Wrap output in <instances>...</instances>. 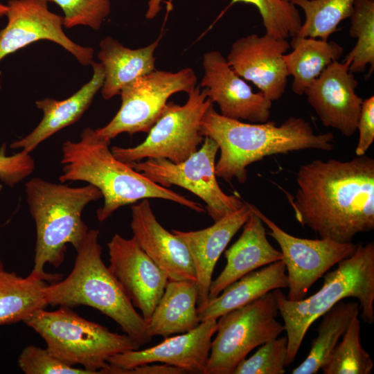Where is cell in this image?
Wrapping results in <instances>:
<instances>
[{
	"label": "cell",
	"instance_id": "22",
	"mask_svg": "<svg viewBox=\"0 0 374 374\" xmlns=\"http://www.w3.org/2000/svg\"><path fill=\"white\" fill-rule=\"evenodd\" d=\"M91 65V78L72 96L63 100L46 98L35 102L36 107L43 112L41 121L30 134L13 142L11 148L30 153L42 142L81 118L100 90L105 77L100 63L93 61Z\"/></svg>",
	"mask_w": 374,
	"mask_h": 374
},
{
	"label": "cell",
	"instance_id": "3",
	"mask_svg": "<svg viewBox=\"0 0 374 374\" xmlns=\"http://www.w3.org/2000/svg\"><path fill=\"white\" fill-rule=\"evenodd\" d=\"M111 140L87 127L78 141L67 140L62 144V174L59 180L83 181L98 188L104 199L97 210V218L104 222L121 206L144 199H163L176 202L197 213L203 206L157 184L128 163L118 160L109 148Z\"/></svg>",
	"mask_w": 374,
	"mask_h": 374
},
{
	"label": "cell",
	"instance_id": "17",
	"mask_svg": "<svg viewBox=\"0 0 374 374\" xmlns=\"http://www.w3.org/2000/svg\"><path fill=\"white\" fill-rule=\"evenodd\" d=\"M350 63L349 60L332 62L305 93L323 125L347 137L357 131L363 102L355 91L358 82L349 69Z\"/></svg>",
	"mask_w": 374,
	"mask_h": 374
},
{
	"label": "cell",
	"instance_id": "30",
	"mask_svg": "<svg viewBox=\"0 0 374 374\" xmlns=\"http://www.w3.org/2000/svg\"><path fill=\"white\" fill-rule=\"evenodd\" d=\"M350 18L349 35L357 43L344 60L351 61L353 73H363L369 65V78L374 70V1L355 0Z\"/></svg>",
	"mask_w": 374,
	"mask_h": 374
},
{
	"label": "cell",
	"instance_id": "26",
	"mask_svg": "<svg viewBox=\"0 0 374 374\" xmlns=\"http://www.w3.org/2000/svg\"><path fill=\"white\" fill-rule=\"evenodd\" d=\"M293 51L283 56L289 76H292V89L296 95L304 94L311 84L332 62L338 60L344 48L334 41L294 37Z\"/></svg>",
	"mask_w": 374,
	"mask_h": 374
},
{
	"label": "cell",
	"instance_id": "29",
	"mask_svg": "<svg viewBox=\"0 0 374 374\" xmlns=\"http://www.w3.org/2000/svg\"><path fill=\"white\" fill-rule=\"evenodd\" d=\"M304 12L305 19L295 37L328 40L340 22L350 17L355 0H287Z\"/></svg>",
	"mask_w": 374,
	"mask_h": 374
},
{
	"label": "cell",
	"instance_id": "14",
	"mask_svg": "<svg viewBox=\"0 0 374 374\" xmlns=\"http://www.w3.org/2000/svg\"><path fill=\"white\" fill-rule=\"evenodd\" d=\"M107 247L109 270L148 323L164 292L168 275L145 253L134 236L127 239L116 233Z\"/></svg>",
	"mask_w": 374,
	"mask_h": 374
},
{
	"label": "cell",
	"instance_id": "24",
	"mask_svg": "<svg viewBox=\"0 0 374 374\" xmlns=\"http://www.w3.org/2000/svg\"><path fill=\"white\" fill-rule=\"evenodd\" d=\"M283 260L253 270L233 282L216 297L197 307L200 322L217 319L222 315L244 306L276 289L288 287L287 276Z\"/></svg>",
	"mask_w": 374,
	"mask_h": 374
},
{
	"label": "cell",
	"instance_id": "7",
	"mask_svg": "<svg viewBox=\"0 0 374 374\" xmlns=\"http://www.w3.org/2000/svg\"><path fill=\"white\" fill-rule=\"evenodd\" d=\"M24 322L41 336L52 355L71 366L80 364L91 374L108 368L112 356L140 347L126 334L111 332L66 306L38 310Z\"/></svg>",
	"mask_w": 374,
	"mask_h": 374
},
{
	"label": "cell",
	"instance_id": "41",
	"mask_svg": "<svg viewBox=\"0 0 374 374\" xmlns=\"http://www.w3.org/2000/svg\"><path fill=\"white\" fill-rule=\"evenodd\" d=\"M4 270L3 265L2 261L0 260V271Z\"/></svg>",
	"mask_w": 374,
	"mask_h": 374
},
{
	"label": "cell",
	"instance_id": "20",
	"mask_svg": "<svg viewBox=\"0 0 374 374\" xmlns=\"http://www.w3.org/2000/svg\"><path fill=\"white\" fill-rule=\"evenodd\" d=\"M251 209L244 203L238 210L230 213L204 229L192 231L172 230L186 244L196 274L197 307L208 300L209 287L215 265L235 234L248 219Z\"/></svg>",
	"mask_w": 374,
	"mask_h": 374
},
{
	"label": "cell",
	"instance_id": "12",
	"mask_svg": "<svg viewBox=\"0 0 374 374\" xmlns=\"http://www.w3.org/2000/svg\"><path fill=\"white\" fill-rule=\"evenodd\" d=\"M269 229L267 234L278 244L283 262L287 271L288 293L290 301L305 298L310 287L332 266L350 256L357 244L339 242L328 238L307 239L292 235L264 215L256 206L249 204Z\"/></svg>",
	"mask_w": 374,
	"mask_h": 374
},
{
	"label": "cell",
	"instance_id": "27",
	"mask_svg": "<svg viewBox=\"0 0 374 374\" xmlns=\"http://www.w3.org/2000/svg\"><path fill=\"white\" fill-rule=\"evenodd\" d=\"M44 279L28 275L21 277L15 272L0 271V325L24 321L34 312L45 309Z\"/></svg>",
	"mask_w": 374,
	"mask_h": 374
},
{
	"label": "cell",
	"instance_id": "36",
	"mask_svg": "<svg viewBox=\"0 0 374 374\" xmlns=\"http://www.w3.org/2000/svg\"><path fill=\"white\" fill-rule=\"evenodd\" d=\"M35 169L30 153L23 150L11 156L0 154V179L12 187L29 176Z\"/></svg>",
	"mask_w": 374,
	"mask_h": 374
},
{
	"label": "cell",
	"instance_id": "16",
	"mask_svg": "<svg viewBox=\"0 0 374 374\" xmlns=\"http://www.w3.org/2000/svg\"><path fill=\"white\" fill-rule=\"evenodd\" d=\"M204 75L200 87L208 98L219 106L224 117L250 123H265L270 116L271 101L258 91L255 93L217 51L203 56Z\"/></svg>",
	"mask_w": 374,
	"mask_h": 374
},
{
	"label": "cell",
	"instance_id": "28",
	"mask_svg": "<svg viewBox=\"0 0 374 374\" xmlns=\"http://www.w3.org/2000/svg\"><path fill=\"white\" fill-rule=\"evenodd\" d=\"M359 305L356 301H339L322 315L306 358L292 370V374H316L328 362L339 339L345 333L352 320L358 317Z\"/></svg>",
	"mask_w": 374,
	"mask_h": 374
},
{
	"label": "cell",
	"instance_id": "23",
	"mask_svg": "<svg viewBox=\"0 0 374 374\" xmlns=\"http://www.w3.org/2000/svg\"><path fill=\"white\" fill-rule=\"evenodd\" d=\"M159 41L158 38L137 49L127 48L110 36L100 41L98 57L104 69L105 77L100 89L104 99L120 95L124 87L156 70L154 53Z\"/></svg>",
	"mask_w": 374,
	"mask_h": 374
},
{
	"label": "cell",
	"instance_id": "18",
	"mask_svg": "<svg viewBox=\"0 0 374 374\" xmlns=\"http://www.w3.org/2000/svg\"><path fill=\"white\" fill-rule=\"evenodd\" d=\"M217 328V319H206L188 332L166 337L162 342L148 348L114 355L107 362L112 367L121 369L161 362L179 368L186 373L204 374L212 337Z\"/></svg>",
	"mask_w": 374,
	"mask_h": 374
},
{
	"label": "cell",
	"instance_id": "31",
	"mask_svg": "<svg viewBox=\"0 0 374 374\" xmlns=\"http://www.w3.org/2000/svg\"><path fill=\"white\" fill-rule=\"evenodd\" d=\"M361 322L358 317L350 322L342 340L337 344L321 368L324 374H371L373 362L361 344Z\"/></svg>",
	"mask_w": 374,
	"mask_h": 374
},
{
	"label": "cell",
	"instance_id": "33",
	"mask_svg": "<svg viewBox=\"0 0 374 374\" xmlns=\"http://www.w3.org/2000/svg\"><path fill=\"white\" fill-rule=\"evenodd\" d=\"M287 356V337H276L240 362L233 374H284Z\"/></svg>",
	"mask_w": 374,
	"mask_h": 374
},
{
	"label": "cell",
	"instance_id": "35",
	"mask_svg": "<svg viewBox=\"0 0 374 374\" xmlns=\"http://www.w3.org/2000/svg\"><path fill=\"white\" fill-rule=\"evenodd\" d=\"M17 363L20 369L26 374H91L84 368L66 364L46 348L33 345L23 349Z\"/></svg>",
	"mask_w": 374,
	"mask_h": 374
},
{
	"label": "cell",
	"instance_id": "39",
	"mask_svg": "<svg viewBox=\"0 0 374 374\" xmlns=\"http://www.w3.org/2000/svg\"><path fill=\"white\" fill-rule=\"evenodd\" d=\"M162 0H149L145 17L148 19L154 18L161 10V2Z\"/></svg>",
	"mask_w": 374,
	"mask_h": 374
},
{
	"label": "cell",
	"instance_id": "40",
	"mask_svg": "<svg viewBox=\"0 0 374 374\" xmlns=\"http://www.w3.org/2000/svg\"><path fill=\"white\" fill-rule=\"evenodd\" d=\"M7 10H8L7 5H4L0 3V17L3 15H6Z\"/></svg>",
	"mask_w": 374,
	"mask_h": 374
},
{
	"label": "cell",
	"instance_id": "15",
	"mask_svg": "<svg viewBox=\"0 0 374 374\" xmlns=\"http://www.w3.org/2000/svg\"><path fill=\"white\" fill-rule=\"evenodd\" d=\"M290 48L287 39L251 34L233 43L226 60L238 75L254 84L272 102L285 91L289 74L283 56Z\"/></svg>",
	"mask_w": 374,
	"mask_h": 374
},
{
	"label": "cell",
	"instance_id": "1",
	"mask_svg": "<svg viewBox=\"0 0 374 374\" xmlns=\"http://www.w3.org/2000/svg\"><path fill=\"white\" fill-rule=\"evenodd\" d=\"M288 200L297 221L321 238L351 242L374 229V159H314L301 165Z\"/></svg>",
	"mask_w": 374,
	"mask_h": 374
},
{
	"label": "cell",
	"instance_id": "2",
	"mask_svg": "<svg viewBox=\"0 0 374 374\" xmlns=\"http://www.w3.org/2000/svg\"><path fill=\"white\" fill-rule=\"evenodd\" d=\"M199 133L218 145L216 176L227 182L235 178L240 184L247 179V167L266 157L305 149L331 151L335 143L332 133L315 134L301 118L290 116L279 125L273 121L245 123L223 116L213 105L200 122Z\"/></svg>",
	"mask_w": 374,
	"mask_h": 374
},
{
	"label": "cell",
	"instance_id": "8",
	"mask_svg": "<svg viewBox=\"0 0 374 374\" xmlns=\"http://www.w3.org/2000/svg\"><path fill=\"white\" fill-rule=\"evenodd\" d=\"M272 291L218 319L204 374H233L240 362L256 347L285 331Z\"/></svg>",
	"mask_w": 374,
	"mask_h": 374
},
{
	"label": "cell",
	"instance_id": "21",
	"mask_svg": "<svg viewBox=\"0 0 374 374\" xmlns=\"http://www.w3.org/2000/svg\"><path fill=\"white\" fill-rule=\"evenodd\" d=\"M242 227L239 238L224 252L226 264L211 281L208 299L248 273L283 259L281 251L269 242L263 222L254 212L251 211Z\"/></svg>",
	"mask_w": 374,
	"mask_h": 374
},
{
	"label": "cell",
	"instance_id": "4",
	"mask_svg": "<svg viewBox=\"0 0 374 374\" xmlns=\"http://www.w3.org/2000/svg\"><path fill=\"white\" fill-rule=\"evenodd\" d=\"M27 203L36 228L34 265L30 276L54 283L60 274L46 273L50 264L59 267L64 261L66 245L77 251L89 229L82 219L84 207L103 198L91 184L71 187L34 177L25 184Z\"/></svg>",
	"mask_w": 374,
	"mask_h": 374
},
{
	"label": "cell",
	"instance_id": "37",
	"mask_svg": "<svg viewBox=\"0 0 374 374\" xmlns=\"http://www.w3.org/2000/svg\"><path fill=\"white\" fill-rule=\"evenodd\" d=\"M357 130L359 131L355 154L364 155L374 140V96L363 99L358 118Z\"/></svg>",
	"mask_w": 374,
	"mask_h": 374
},
{
	"label": "cell",
	"instance_id": "13",
	"mask_svg": "<svg viewBox=\"0 0 374 374\" xmlns=\"http://www.w3.org/2000/svg\"><path fill=\"white\" fill-rule=\"evenodd\" d=\"M46 0H10L6 26L0 30V62L7 55L40 40L53 42L82 65H91L93 48L77 44L64 33L63 17L51 12Z\"/></svg>",
	"mask_w": 374,
	"mask_h": 374
},
{
	"label": "cell",
	"instance_id": "19",
	"mask_svg": "<svg viewBox=\"0 0 374 374\" xmlns=\"http://www.w3.org/2000/svg\"><path fill=\"white\" fill-rule=\"evenodd\" d=\"M131 229L145 253L169 280H197L193 259L185 242L163 227L153 213L148 199L132 204Z\"/></svg>",
	"mask_w": 374,
	"mask_h": 374
},
{
	"label": "cell",
	"instance_id": "6",
	"mask_svg": "<svg viewBox=\"0 0 374 374\" xmlns=\"http://www.w3.org/2000/svg\"><path fill=\"white\" fill-rule=\"evenodd\" d=\"M337 265L326 273L321 288L308 298L293 301L280 289L272 291L287 333L286 366L294 361L312 324L345 298L357 299L362 320L374 322V244H357L355 252Z\"/></svg>",
	"mask_w": 374,
	"mask_h": 374
},
{
	"label": "cell",
	"instance_id": "11",
	"mask_svg": "<svg viewBox=\"0 0 374 374\" xmlns=\"http://www.w3.org/2000/svg\"><path fill=\"white\" fill-rule=\"evenodd\" d=\"M196 84V75L190 68L177 72L156 69L141 76L122 89L119 110L96 132L109 140L122 133H148L161 115L168 98L181 91L188 94Z\"/></svg>",
	"mask_w": 374,
	"mask_h": 374
},
{
	"label": "cell",
	"instance_id": "5",
	"mask_svg": "<svg viewBox=\"0 0 374 374\" xmlns=\"http://www.w3.org/2000/svg\"><path fill=\"white\" fill-rule=\"evenodd\" d=\"M98 237V230H89L76 251L69 275L44 288L46 303L52 306L92 307L117 323L123 332L140 346L148 344L152 338L148 323L104 263Z\"/></svg>",
	"mask_w": 374,
	"mask_h": 374
},
{
	"label": "cell",
	"instance_id": "9",
	"mask_svg": "<svg viewBox=\"0 0 374 374\" xmlns=\"http://www.w3.org/2000/svg\"><path fill=\"white\" fill-rule=\"evenodd\" d=\"M212 105L206 89H201L199 85L188 93L184 105L167 103L141 143L133 148L114 146L111 150L115 157L126 163L149 158L181 163L195 152L203 142L200 122Z\"/></svg>",
	"mask_w": 374,
	"mask_h": 374
},
{
	"label": "cell",
	"instance_id": "10",
	"mask_svg": "<svg viewBox=\"0 0 374 374\" xmlns=\"http://www.w3.org/2000/svg\"><path fill=\"white\" fill-rule=\"evenodd\" d=\"M218 150L217 143L204 136L201 148L181 163L149 158L128 164L165 188L176 185L196 195L205 202L208 215L216 222L244 204L238 197L226 194L217 183L215 166Z\"/></svg>",
	"mask_w": 374,
	"mask_h": 374
},
{
	"label": "cell",
	"instance_id": "34",
	"mask_svg": "<svg viewBox=\"0 0 374 374\" xmlns=\"http://www.w3.org/2000/svg\"><path fill=\"white\" fill-rule=\"evenodd\" d=\"M62 10L63 26L71 28L85 26L98 30L111 10L110 0H46Z\"/></svg>",
	"mask_w": 374,
	"mask_h": 374
},
{
	"label": "cell",
	"instance_id": "38",
	"mask_svg": "<svg viewBox=\"0 0 374 374\" xmlns=\"http://www.w3.org/2000/svg\"><path fill=\"white\" fill-rule=\"evenodd\" d=\"M103 374H183L186 373L183 370L164 364L157 365L143 364L130 368L121 369L109 367L102 372Z\"/></svg>",
	"mask_w": 374,
	"mask_h": 374
},
{
	"label": "cell",
	"instance_id": "32",
	"mask_svg": "<svg viewBox=\"0 0 374 374\" xmlns=\"http://www.w3.org/2000/svg\"><path fill=\"white\" fill-rule=\"evenodd\" d=\"M239 2L254 5L261 15L265 33L274 37H294L302 25L298 9L287 0H231V4Z\"/></svg>",
	"mask_w": 374,
	"mask_h": 374
},
{
	"label": "cell",
	"instance_id": "25",
	"mask_svg": "<svg viewBox=\"0 0 374 374\" xmlns=\"http://www.w3.org/2000/svg\"><path fill=\"white\" fill-rule=\"evenodd\" d=\"M197 301L195 281L168 280L148 322L150 335L166 338L173 334L184 333L196 328L200 323L197 316Z\"/></svg>",
	"mask_w": 374,
	"mask_h": 374
}]
</instances>
